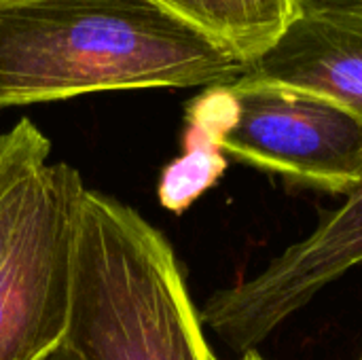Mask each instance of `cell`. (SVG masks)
Segmentation results:
<instances>
[{
  "instance_id": "6",
  "label": "cell",
  "mask_w": 362,
  "mask_h": 360,
  "mask_svg": "<svg viewBox=\"0 0 362 360\" xmlns=\"http://www.w3.org/2000/svg\"><path fill=\"white\" fill-rule=\"evenodd\" d=\"M244 76L331 98L362 119V13L303 0L286 32Z\"/></svg>"
},
{
  "instance_id": "12",
  "label": "cell",
  "mask_w": 362,
  "mask_h": 360,
  "mask_svg": "<svg viewBox=\"0 0 362 360\" xmlns=\"http://www.w3.org/2000/svg\"><path fill=\"white\" fill-rule=\"evenodd\" d=\"M47 360H76V359H74L68 350L59 348V350H55V352H53V354H51Z\"/></svg>"
},
{
  "instance_id": "5",
  "label": "cell",
  "mask_w": 362,
  "mask_h": 360,
  "mask_svg": "<svg viewBox=\"0 0 362 360\" xmlns=\"http://www.w3.org/2000/svg\"><path fill=\"white\" fill-rule=\"evenodd\" d=\"M362 265V185L316 229L274 257L257 276L216 291L202 323L231 350L255 352L322 289Z\"/></svg>"
},
{
  "instance_id": "14",
  "label": "cell",
  "mask_w": 362,
  "mask_h": 360,
  "mask_svg": "<svg viewBox=\"0 0 362 360\" xmlns=\"http://www.w3.org/2000/svg\"><path fill=\"white\" fill-rule=\"evenodd\" d=\"M358 360H362V354H361V359H358Z\"/></svg>"
},
{
  "instance_id": "8",
  "label": "cell",
  "mask_w": 362,
  "mask_h": 360,
  "mask_svg": "<svg viewBox=\"0 0 362 360\" xmlns=\"http://www.w3.org/2000/svg\"><path fill=\"white\" fill-rule=\"evenodd\" d=\"M51 142L47 136L15 155L0 174V265L13 248L34 204L40 170L49 161Z\"/></svg>"
},
{
  "instance_id": "3",
  "label": "cell",
  "mask_w": 362,
  "mask_h": 360,
  "mask_svg": "<svg viewBox=\"0 0 362 360\" xmlns=\"http://www.w3.org/2000/svg\"><path fill=\"white\" fill-rule=\"evenodd\" d=\"M189 123L223 155L288 182L333 195L362 185V119L331 98L242 74L208 87Z\"/></svg>"
},
{
  "instance_id": "7",
  "label": "cell",
  "mask_w": 362,
  "mask_h": 360,
  "mask_svg": "<svg viewBox=\"0 0 362 360\" xmlns=\"http://www.w3.org/2000/svg\"><path fill=\"white\" fill-rule=\"evenodd\" d=\"M246 68L265 55L299 15L303 0H151Z\"/></svg>"
},
{
  "instance_id": "9",
  "label": "cell",
  "mask_w": 362,
  "mask_h": 360,
  "mask_svg": "<svg viewBox=\"0 0 362 360\" xmlns=\"http://www.w3.org/2000/svg\"><path fill=\"white\" fill-rule=\"evenodd\" d=\"M227 161L216 142L202 129L191 125L187 151L180 159L163 170L159 197L168 210L182 212L223 174Z\"/></svg>"
},
{
  "instance_id": "2",
  "label": "cell",
  "mask_w": 362,
  "mask_h": 360,
  "mask_svg": "<svg viewBox=\"0 0 362 360\" xmlns=\"http://www.w3.org/2000/svg\"><path fill=\"white\" fill-rule=\"evenodd\" d=\"M62 348L76 360H218L170 240L132 206L87 187Z\"/></svg>"
},
{
  "instance_id": "11",
  "label": "cell",
  "mask_w": 362,
  "mask_h": 360,
  "mask_svg": "<svg viewBox=\"0 0 362 360\" xmlns=\"http://www.w3.org/2000/svg\"><path fill=\"white\" fill-rule=\"evenodd\" d=\"M325 6H333V8H346V11H356L362 13V0H316Z\"/></svg>"
},
{
  "instance_id": "4",
  "label": "cell",
  "mask_w": 362,
  "mask_h": 360,
  "mask_svg": "<svg viewBox=\"0 0 362 360\" xmlns=\"http://www.w3.org/2000/svg\"><path fill=\"white\" fill-rule=\"evenodd\" d=\"M83 189L72 166H42L30 214L0 265V360H47L64 344Z\"/></svg>"
},
{
  "instance_id": "1",
  "label": "cell",
  "mask_w": 362,
  "mask_h": 360,
  "mask_svg": "<svg viewBox=\"0 0 362 360\" xmlns=\"http://www.w3.org/2000/svg\"><path fill=\"white\" fill-rule=\"evenodd\" d=\"M246 66L151 0H0V108L216 87Z\"/></svg>"
},
{
  "instance_id": "13",
  "label": "cell",
  "mask_w": 362,
  "mask_h": 360,
  "mask_svg": "<svg viewBox=\"0 0 362 360\" xmlns=\"http://www.w3.org/2000/svg\"><path fill=\"white\" fill-rule=\"evenodd\" d=\"M240 360H265V359L255 350V352H246V354H242V359Z\"/></svg>"
},
{
  "instance_id": "10",
  "label": "cell",
  "mask_w": 362,
  "mask_h": 360,
  "mask_svg": "<svg viewBox=\"0 0 362 360\" xmlns=\"http://www.w3.org/2000/svg\"><path fill=\"white\" fill-rule=\"evenodd\" d=\"M42 136L45 134L30 119H21L8 132L0 134V174L15 155H19L23 149H28Z\"/></svg>"
}]
</instances>
